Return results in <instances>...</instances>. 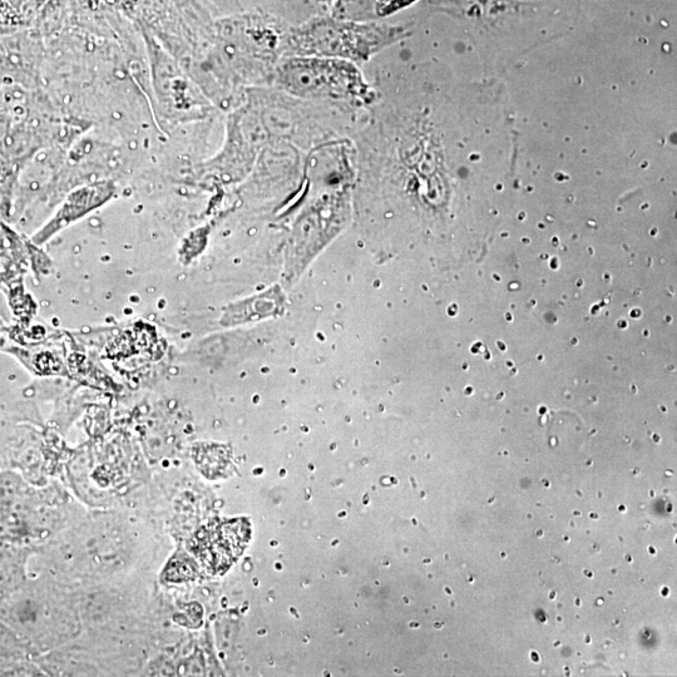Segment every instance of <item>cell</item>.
Masks as SVG:
<instances>
[{"label": "cell", "instance_id": "obj_1", "mask_svg": "<svg viewBox=\"0 0 677 677\" xmlns=\"http://www.w3.org/2000/svg\"><path fill=\"white\" fill-rule=\"evenodd\" d=\"M276 82L291 95L310 100L367 106L375 97L359 68L339 58L291 57L279 67Z\"/></svg>", "mask_w": 677, "mask_h": 677}, {"label": "cell", "instance_id": "obj_2", "mask_svg": "<svg viewBox=\"0 0 677 677\" xmlns=\"http://www.w3.org/2000/svg\"><path fill=\"white\" fill-rule=\"evenodd\" d=\"M388 42L387 34L372 29L339 34L315 32L296 39L294 51L298 57L339 58L355 63L367 61Z\"/></svg>", "mask_w": 677, "mask_h": 677}, {"label": "cell", "instance_id": "obj_3", "mask_svg": "<svg viewBox=\"0 0 677 677\" xmlns=\"http://www.w3.org/2000/svg\"><path fill=\"white\" fill-rule=\"evenodd\" d=\"M116 194V186L112 182H97L88 186L79 187L67 196L56 214L33 237L38 245L52 239L54 235L67 229L84 216L91 214L112 199Z\"/></svg>", "mask_w": 677, "mask_h": 677}]
</instances>
